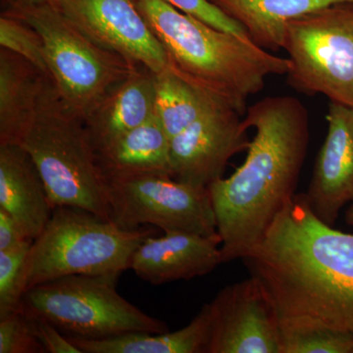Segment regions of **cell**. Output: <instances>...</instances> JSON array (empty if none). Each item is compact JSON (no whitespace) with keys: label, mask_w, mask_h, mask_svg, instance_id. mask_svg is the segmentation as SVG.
I'll list each match as a JSON object with an SVG mask.
<instances>
[{"label":"cell","mask_w":353,"mask_h":353,"mask_svg":"<svg viewBox=\"0 0 353 353\" xmlns=\"http://www.w3.org/2000/svg\"><path fill=\"white\" fill-rule=\"evenodd\" d=\"M243 259L271 296L281 327L353 336V234L322 222L305 194L285 204Z\"/></svg>","instance_id":"cell-1"},{"label":"cell","mask_w":353,"mask_h":353,"mask_svg":"<svg viewBox=\"0 0 353 353\" xmlns=\"http://www.w3.org/2000/svg\"><path fill=\"white\" fill-rule=\"evenodd\" d=\"M254 129L245 162L208 187L221 236L223 263L245 257L263 240L294 196L310 139L308 111L290 95L268 97L246 109Z\"/></svg>","instance_id":"cell-2"},{"label":"cell","mask_w":353,"mask_h":353,"mask_svg":"<svg viewBox=\"0 0 353 353\" xmlns=\"http://www.w3.org/2000/svg\"><path fill=\"white\" fill-rule=\"evenodd\" d=\"M138 4L163 46L169 68L226 101L241 116L248 99L263 90L268 77L289 73V58L216 29L165 0H138Z\"/></svg>","instance_id":"cell-3"},{"label":"cell","mask_w":353,"mask_h":353,"mask_svg":"<svg viewBox=\"0 0 353 353\" xmlns=\"http://www.w3.org/2000/svg\"><path fill=\"white\" fill-rule=\"evenodd\" d=\"M11 145L21 146L32 158L53 209H82L111 221L108 178L97 150L85 122L65 105L52 79Z\"/></svg>","instance_id":"cell-4"},{"label":"cell","mask_w":353,"mask_h":353,"mask_svg":"<svg viewBox=\"0 0 353 353\" xmlns=\"http://www.w3.org/2000/svg\"><path fill=\"white\" fill-rule=\"evenodd\" d=\"M154 234L152 227L123 229L82 209L54 208L48 225L32 241L28 290L65 276L118 279L130 269L137 248Z\"/></svg>","instance_id":"cell-5"},{"label":"cell","mask_w":353,"mask_h":353,"mask_svg":"<svg viewBox=\"0 0 353 353\" xmlns=\"http://www.w3.org/2000/svg\"><path fill=\"white\" fill-rule=\"evenodd\" d=\"M1 13L38 32L60 97L82 120L139 65L94 43L50 4L6 9Z\"/></svg>","instance_id":"cell-6"},{"label":"cell","mask_w":353,"mask_h":353,"mask_svg":"<svg viewBox=\"0 0 353 353\" xmlns=\"http://www.w3.org/2000/svg\"><path fill=\"white\" fill-rule=\"evenodd\" d=\"M117 280L71 275L48 281L26 292L22 310L48 320L66 336L79 338L168 332L166 323L146 314L121 296Z\"/></svg>","instance_id":"cell-7"},{"label":"cell","mask_w":353,"mask_h":353,"mask_svg":"<svg viewBox=\"0 0 353 353\" xmlns=\"http://www.w3.org/2000/svg\"><path fill=\"white\" fill-rule=\"evenodd\" d=\"M283 50L294 90L353 108V3L318 9L285 26Z\"/></svg>","instance_id":"cell-8"},{"label":"cell","mask_w":353,"mask_h":353,"mask_svg":"<svg viewBox=\"0 0 353 353\" xmlns=\"http://www.w3.org/2000/svg\"><path fill=\"white\" fill-rule=\"evenodd\" d=\"M111 221L123 229L146 225L164 233L218 234L208 188L180 182L163 174L106 176Z\"/></svg>","instance_id":"cell-9"},{"label":"cell","mask_w":353,"mask_h":353,"mask_svg":"<svg viewBox=\"0 0 353 353\" xmlns=\"http://www.w3.org/2000/svg\"><path fill=\"white\" fill-rule=\"evenodd\" d=\"M48 4L104 50L154 74L169 68L163 46L139 10L138 0H48Z\"/></svg>","instance_id":"cell-10"},{"label":"cell","mask_w":353,"mask_h":353,"mask_svg":"<svg viewBox=\"0 0 353 353\" xmlns=\"http://www.w3.org/2000/svg\"><path fill=\"white\" fill-rule=\"evenodd\" d=\"M209 305L208 353H282L277 311L259 278L228 285Z\"/></svg>","instance_id":"cell-11"},{"label":"cell","mask_w":353,"mask_h":353,"mask_svg":"<svg viewBox=\"0 0 353 353\" xmlns=\"http://www.w3.org/2000/svg\"><path fill=\"white\" fill-rule=\"evenodd\" d=\"M241 116L226 101L213 99L192 124L170 139L173 178L202 188L222 178L230 158L250 143Z\"/></svg>","instance_id":"cell-12"},{"label":"cell","mask_w":353,"mask_h":353,"mask_svg":"<svg viewBox=\"0 0 353 353\" xmlns=\"http://www.w3.org/2000/svg\"><path fill=\"white\" fill-rule=\"evenodd\" d=\"M327 122L326 139L304 194L314 214L333 226L341 208L353 202V108L330 102Z\"/></svg>","instance_id":"cell-13"},{"label":"cell","mask_w":353,"mask_h":353,"mask_svg":"<svg viewBox=\"0 0 353 353\" xmlns=\"http://www.w3.org/2000/svg\"><path fill=\"white\" fill-rule=\"evenodd\" d=\"M221 236L169 232L148 236L132 254L130 269L153 285L208 275L223 263Z\"/></svg>","instance_id":"cell-14"},{"label":"cell","mask_w":353,"mask_h":353,"mask_svg":"<svg viewBox=\"0 0 353 353\" xmlns=\"http://www.w3.org/2000/svg\"><path fill=\"white\" fill-rule=\"evenodd\" d=\"M155 114L154 73L138 65L83 120L97 152Z\"/></svg>","instance_id":"cell-15"},{"label":"cell","mask_w":353,"mask_h":353,"mask_svg":"<svg viewBox=\"0 0 353 353\" xmlns=\"http://www.w3.org/2000/svg\"><path fill=\"white\" fill-rule=\"evenodd\" d=\"M0 209L36 240L52 215L48 190L30 155L17 145H0Z\"/></svg>","instance_id":"cell-16"},{"label":"cell","mask_w":353,"mask_h":353,"mask_svg":"<svg viewBox=\"0 0 353 353\" xmlns=\"http://www.w3.org/2000/svg\"><path fill=\"white\" fill-rule=\"evenodd\" d=\"M106 176L132 174L172 176L170 138L157 113L97 152Z\"/></svg>","instance_id":"cell-17"},{"label":"cell","mask_w":353,"mask_h":353,"mask_svg":"<svg viewBox=\"0 0 353 353\" xmlns=\"http://www.w3.org/2000/svg\"><path fill=\"white\" fill-rule=\"evenodd\" d=\"M248 31L266 50H283L285 26L318 9L353 0H209Z\"/></svg>","instance_id":"cell-18"},{"label":"cell","mask_w":353,"mask_h":353,"mask_svg":"<svg viewBox=\"0 0 353 353\" xmlns=\"http://www.w3.org/2000/svg\"><path fill=\"white\" fill-rule=\"evenodd\" d=\"M51 78L12 51L0 50V145H11Z\"/></svg>","instance_id":"cell-19"},{"label":"cell","mask_w":353,"mask_h":353,"mask_svg":"<svg viewBox=\"0 0 353 353\" xmlns=\"http://www.w3.org/2000/svg\"><path fill=\"white\" fill-rule=\"evenodd\" d=\"M211 311L204 304L188 326L176 332H134L105 339L67 336L83 353H208Z\"/></svg>","instance_id":"cell-20"},{"label":"cell","mask_w":353,"mask_h":353,"mask_svg":"<svg viewBox=\"0 0 353 353\" xmlns=\"http://www.w3.org/2000/svg\"><path fill=\"white\" fill-rule=\"evenodd\" d=\"M154 83L155 113L170 139L192 124L217 97L170 68L154 74Z\"/></svg>","instance_id":"cell-21"},{"label":"cell","mask_w":353,"mask_h":353,"mask_svg":"<svg viewBox=\"0 0 353 353\" xmlns=\"http://www.w3.org/2000/svg\"><path fill=\"white\" fill-rule=\"evenodd\" d=\"M34 240L0 252V316L22 310L28 290V260Z\"/></svg>","instance_id":"cell-22"},{"label":"cell","mask_w":353,"mask_h":353,"mask_svg":"<svg viewBox=\"0 0 353 353\" xmlns=\"http://www.w3.org/2000/svg\"><path fill=\"white\" fill-rule=\"evenodd\" d=\"M282 353H353V336L318 327H281Z\"/></svg>","instance_id":"cell-23"},{"label":"cell","mask_w":353,"mask_h":353,"mask_svg":"<svg viewBox=\"0 0 353 353\" xmlns=\"http://www.w3.org/2000/svg\"><path fill=\"white\" fill-rule=\"evenodd\" d=\"M0 46L20 55L44 75L50 76L43 39L38 32L22 20L1 13Z\"/></svg>","instance_id":"cell-24"},{"label":"cell","mask_w":353,"mask_h":353,"mask_svg":"<svg viewBox=\"0 0 353 353\" xmlns=\"http://www.w3.org/2000/svg\"><path fill=\"white\" fill-rule=\"evenodd\" d=\"M43 352L24 311L0 316V353Z\"/></svg>","instance_id":"cell-25"},{"label":"cell","mask_w":353,"mask_h":353,"mask_svg":"<svg viewBox=\"0 0 353 353\" xmlns=\"http://www.w3.org/2000/svg\"><path fill=\"white\" fill-rule=\"evenodd\" d=\"M178 10L192 16L196 19L212 26L223 32H230L234 36L252 41L248 31L233 18L223 12L209 0H165Z\"/></svg>","instance_id":"cell-26"},{"label":"cell","mask_w":353,"mask_h":353,"mask_svg":"<svg viewBox=\"0 0 353 353\" xmlns=\"http://www.w3.org/2000/svg\"><path fill=\"white\" fill-rule=\"evenodd\" d=\"M28 317L31 321L32 332L39 343L43 345L44 352L83 353L71 343L66 334L48 320L31 315H28Z\"/></svg>","instance_id":"cell-27"},{"label":"cell","mask_w":353,"mask_h":353,"mask_svg":"<svg viewBox=\"0 0 353 353\" xmlns=\"http://www.w3.org/2000/svg\"><path fill=\"white\" fill-rule=\"evenodd\" d=\"M28 238L17 222L6 211L0 209V252L18 248Z\"/></svg>","instance_id":"cell-28"},{"label":"cell","mask_w":353,"mask_h":353,"mask_svg":"<svg viewBox=\"0 0 353 353\" xmlns=\"http://www.w3.org/2000/svg\"><path fill=\"white\" fill-rule=\"evenodd\" d=\"M2 10L11 8H21V7L41 6L48 3V0H0Z\"/></svg>","instance_id":"cell-29"},{"label":"cell","mask_w":353,"mask_h":353,"mask_svg":"<svg viewBox=\"0 0 353 353\" xmlns=\"http://www.w3.org/2000/svg\"><path fill=\"white\" fill-rule=\"evenodd\" d=\"M345 219H347V222L348 225L353 227V203L348 210L347 211V215H345Z\"/></svg>","instance_id":"cell-30"}]
</instances>
